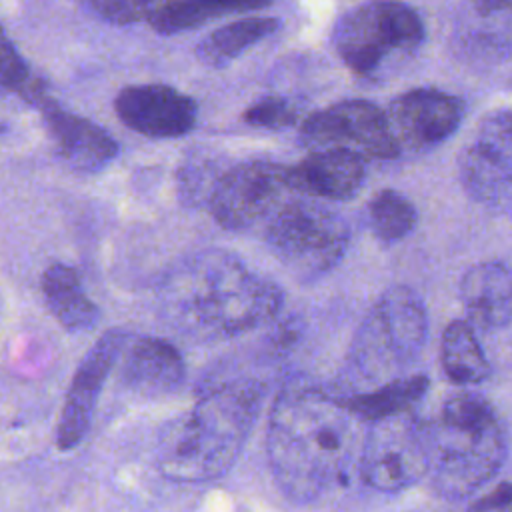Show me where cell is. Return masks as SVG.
I'll list each match as a JSON object with an SVG mask.
<instances>
[{
  "mask_svg": "<svg viewBox=\"0 0 512 512\" xmlns=\"http://www.w3.org/2000/svg\"><path fill=\"white\" fill-rule=\"evenodd\" d=\"M354 416L342 398L304 380L276 396L266 454L278 488L294 502H314L340 488L356 452Z\"/></svg>",
  "mask_w": 512,
  "mask_h": 512,
  "instance_id": "obj_1",
  "label": "cell"
},
{
  "mask_svg": "<svg viewBox=\"0 0 512 512\" xmlns=\"http://www.w3.org/2000/svg\"><path fill=\"white\" fill-rule=\"evenodd\" d=\"M166 304L178 326L208 338H230L270 322L282 290L222 250L200 252L166 280Z\"/></svg>",
  "mask_w": 512,
  "mask_h": 512,
  "instance_id": "obj_2",
  "label": "cell"
},
{
  "mask_svg": "<svg viewBox=\"0 0 512 512\" xmlns=\"http://www.w3.org/2000/svg\"><path fill=\"white\" fill-rule=\"evenodd\" d=\"M264 392L262 382L248 378L210 388L160 434V472L178 482H206L226 474L256 424Z\"/></svg>",
  "mask_w": 512,
  "mask_h": 512,
  "instance_id": "obj_3",
  "label": "cell"
},
{
  "mask_svg": "<svg viewBox=\"0 0 512 512\" xmlns=\"http://www.w3.org/2000/svg\"><path fill=\"white\" fill-rule=\"evenodd\" d=\"M428 474L434 490L450 500L472 496L492 480L506 458L502 424L488 400L456 394L426 424Z\"/></svg>",
  "mask_w": 512,
  "mask_h": 512,
  "instance_id": "obj_4",
  "label": "cell"
},
{
  "mask_svg": "<svg viewBox=\"0 0 512 512\" xmlns=\"http://www.w3.org/2000/svg\"><path fill=\"white\" fill-rule=\"evenodd\" d=\"M428 338V316L420 296L408 286L388 288L358 326L346 378L356 392L408 376Z\"/></svg>",
  "mask_w": 512,
  "mask_h": 512,
  "instance_id": "obj_5",
  "label": "cell"
},
{
  "mask_svg": "<svg viewBox=\"0 0 512 512\" xmlns=\"http://www.w3.org/2000/svg\"><path fill=\"white\" fill-rule=\"evenodd\" d=\"M424 40L418 12L398 0H372L348 10L334 26L332 42L356 74L374 72L392 52H412Z\"/></svg>",
  "mask_w": 512,
  "mask_h": 512,
  "instance_id": "obj_6",
  "label": "cell"
},
{
  "mask_svg": "<svg viewBox=\"0 0 512 512\" xmlns=\"http://www.w3.org/2000/svg\"><path fill=\"white\" fill-rule=\"evenodd\" d=\"M348 238V224L338 212L306 200H286L266 228L272 252L300 276H318L336 266Z\"/></svg>",
  "mask_w": 512,
  "mask_h": 512,
  "instance_id": "obj_7",
  "label": "cell"
},
{
  "mask_svg": "<svg viewBox=\"0 0 512 512\" xmlns=\"http://www.w3.org/2000/svg\"><path fill=\"white\" fill-rule=\"evenodd\" d=\"M366 486L396 494L428 474V434L412 412L370 422L358 456Z\"/></svg>",
  "mask_w": 512,
  "mask_h": 512,
  "instance_id": "obj_8",
  "label": "cell"
},
{
  "mask_svg": "<svg viewBox=\"0 0 512 512\" xmlns=\"http://www.w3.org/2000/svg\"><path fill=\"white\" fill-rule=\"evenodd\" d=\"M286 168L266 160L236 164L216 180L208 206L214 220L228 230H246L272 218L290 194Z\"/></svg>",
  "mask_w": 512,
  "mask_h": 512,
  "instance_id": "obj_9",
  "label": "cell"
},
{
  "mask_svg": "<svg viewBox=\"0 0 512 512\" xmlns=\"http://www.w3.org/2000/svg\"><path fill=\"white\" fill-rule=\"evenodd\" d=\"M300 134L310 146L342 148L364 160H388L400 152L386 112L366 100H344L314 112L302 122Z\"/></svg>",
  "mask_w": 512,
  "mask_h": 512,
  "instance_id": "obj_10",
  "label": "cell"
},
{
  "mask_svg": "<svg viewBox=\"0 0 512 512\" xmlns=\"http://www.w3.org/2000/svg\"><path fill=\"white\" fill-rule=\"evenodd\" d=\"M128 334L120 328L104 332L78 364L56 426V446L72 450L86 436L102 386L118 362Z\"/></svg>",
  "mask_w": 512,
  "mask_h": 512,
  "instance_id": "obj_11",
  "label": "cell"
},
{
  "mask_svg": "<svg viewBox=\"0 0 512 512\" xmlns=\"http://www.w3.org/2000/svg\"><path fill=\"white\" fill-rule=\"evenodd\" d=\"M122 124L148 138H178L188 134L198 118L196 102L164 84L126 86L114 100Z\"/></svg>",
  "mask_w": 512,
  "mask_h": 512,
  "instance_id": "obj_12",
  "label": "cell"
},
{
  "mask_svg": "<svg viewBox=\"0 0 512 512\" xmlns=\"http://www.w3.org/2000/svg\"><path fill=\"white\" fill-rule=\"evenodd\" d=\"M462 102L434 88H416L400 94L386 114L390 132L404 146L424 150L446 140L462 120Z\"/></svg>",
  "mask_w": 512,
  "mask_h": 512,
  "instance_id": "obj_13",
  "label": "cell"
},
{
  "mask_svg": "<svg viewBox=\"0 0 512 512\" xmlns=\"http://www.w3.org/2000/svg\"><path fill=\"white\" fill-rule=\"evenodd\" d=\"M364 180L366 160L342 148H320L286 168V182L292 192L324 200H348L362 188Z\"/></svg>",
  "mask_w": 512,
  "mask_h": 512,
  "instance_id": "obj_14",
  "label": "cell"
},
{
  "mask_svg": "<svg viewBox=\"0 0 512 512\" xmlns=\"http://www.w3.org/2000/svg\"><path fill=\"white\" fill-rule=\"evenodd\" d=\"M34 102L40 106L58 152L70 166L78 170H100L116 158L118 144L104 128L60 108L44 94Z\"/></svg>",
  "mask_w": 512,
  "mask_h": 512,
  "instance_id": "obj_15",
  "label": "cell"
},
{
  "mask_svg": "<svg viewBox=\"0 0 512 512\" xmlns=\"http://www.w3.org/2000/svg\"><path fill=\"white\" fill-rule=\"evenodd\" d=\"M186 376L180 352L166 340L144 336L132 342L124 364V386L144 398H158L176 392Z\"/></svg>",
  "mask_w": 512,
  "mask_h": 512,
  "instance_id": "obj_16",
  "label": "cell"
},
{
  "mask_svg": "<svg viewBox=\"0 0 512 512\" xmlns=\"http://www.w3.org/2000/svg\"><path fill=\"white\" fill-rule=\"evenodd\" d=\"M460 300L470 326L500 330L512 322V268L504 262H480L466 270Z\"/></svg>",
  "mask_w": 512,
  "mask_h": 512,
  "instance_id": "obj_17",
  "label": "cell"
},
{
  "mask_svg": "<svg viewBox=\"0 0 512 512\" xmlns=\"http://www.w3.org/2000/svg\"><path fill=\"white\" fill-rule=\"evenodd\" d=\"M42 294L50 314L66 330H90L98 322V306L84 292L74 268L50 264L42 274Z\"/></svg>",
  "mask_w": 512,
  "mask_h": 512,
  "instance_id": "obj_18",
  "label": "cell"
},
{
  "mask_svg": "<svg viewBox=\"0 0 512 512\" xmlns=\"http://www.w3.org/2000/svg\"><path fill=\"white\" fill-rule=\"evenodd\" d=\"M440 362L444 374L454 384H480L490 374L488 358L466 320H452L440 344Z\"/></svg>",
  "mask_w": 512,
  "mask_h": 512,
  "instance_id": "obj_19",
  "label": "cell"
},
{
  "mask_svg": "<svg viewBox=\"0 0 512 512\" xmlns=\"http://www.w3.org/2000/svg\"><path fill=\"white\" fill-rule=\"evenodd\" d=\"M272 0H170L160 6L148 24L158 34H178L214 18L266 8Z\"/></svg>",
  "mask_w": 512,
  "mask_h": 512,
  "instance_id": "obj_20",
  "label": "cell"
},
{
  "mask_svg": "<svg viewBox=\"0 0 512 512\" xmlns=\"http://www.w3.org/2000/svg\"><path fill=\"white\" fill-rule=\"evenodd\" d=\"M280 22L276 18L256 16V18H242L232 24L220 26L210 32L198 46L196 56L202 64L210 68H222L238 58L244 50L252 48L266 36L278 30Z\"/></svg>",
  "mask_w": 512,
  "mask_h": 512,
  "instance_id": "obj_21",
  "label": "cell"
},
{
  "mask_svg": "<svg viewBox=\"0 0 512 512\" xmlns=\"http://www.w3.org/2000/svg\"><path fill=\"white\" fill-rule=\"evenodd\" d=\"M428 380L420 374H408L404 378L386 382L366 392H356L342 398L352 416L374 422L380 418L410 412V408L424 396Z\"/></svg>",
  "mask_w": 512,
  "mask_h": 512,
  "instance_id": "obj_22",
  "label": "cell"
},
{
  "mask_svg": "<svg viewBox=\"0 0 512 512\" xmlns=\"http://www.w3.org/2000/svg\"><path fill=\"white\" fill-rule=\"evenodd\" d=\"M470 148L504 184H512V110L486 116Z\"/></svg>",
  "mask_w": 512,
  "mask_h": 512,
  "instance_id": "obj_23",
  "label": "cell"
},
{
  "mask_svg": "<svg viewBox=\"0 0 512 512\" xmlns=\"http://www.w3.org/2000/svg\"><path fill=\"white\" fill-rule=\"evenodd\" d=\"M368 218L374 234L386 242H396L412 232L418 214L410 198L402 192L386 188L372 196L368 204Z\"/></svg>",
  "mask_w": 512,
  "mask_h": 512,
  "instance_id": "obj_24",
  "label": "cell"
},
{
  "mask_svg": "<svg viewBox=\"0 0 512 512\" xmlns=\"http://www.w3.org/2000/svg\"><path fill=\"white\" fill-rule=\"evenodd\" d=\"M0 88L20 90L32 102L38 96H42V90L38 86H34V82L28 74V66L24 64V60L20 58V54L16 52V48L4 36L2 30H0Z\"/></svg>",
  "mask_w": 512,
  "mask_h": 512,
  "instance_id": "obj_25",
  "label": "cell"
},
{
  "mask_svg": "<svg viewBox=\"0 0 512 512\" xmlns=\"http://www.w3.org/2000/svg\"><path fill=\"white\" fill-rule=\"evenodd\" d=\"M296 118H298L296 106L292 102H288L286 98H280V96L260 98L258 102L248 106V110L244 112V120L250 126L270 128V130L286 128V126L294 124Z\"/></svg>",
  "mask_w": 512,
  "mask_h": 512,
  "instance_id": "obj_26",
  "label": "cell"
},
{
  "mask_svg": "<svg viewBox=\"0 0 512 512\" xmlns=\"http://www.w3.org/2000/svg\"><path fill=\"white\" fill-rule=\"evenodd\" d=\"M104 20L114 24H130L148 20L160 6L170 0H86Z\"/></svg>",
  "mask_w": 512,
  "mask_h": 512,
  "instance_id": "obj_27",
  "label": "cell"
},
{
  "mask_svg": "<svg viewBox=\"0 0 512 512\" xmlns=\"http://www.w3.org/2000/svg\"><path fill=\"white\" fill-rule=\"evenodd\" d=\"M512 510V484H500L488 496L480 498L474 504V512H496Z\"/></svg>",
  "mask_w": 512,
  "mask_h": 512,
  "instance_id": "obj_28",
  "label": "cell"
},
{
  "mask_svg": "<svg viewBox=\"0 0 512 512\" xmlns=\"http://www.w3.org/2000/svg\"><path fill=\"white\" fill-rule=\"evenodd\" d=\"M480 10L484 12H504L512 10V0H476Z\"/></svg>",
  "mask_w": 512,
  "mask_h": 512,
  "instance_id": "obj_29",
  "label": "cell"
}]
</instances>
